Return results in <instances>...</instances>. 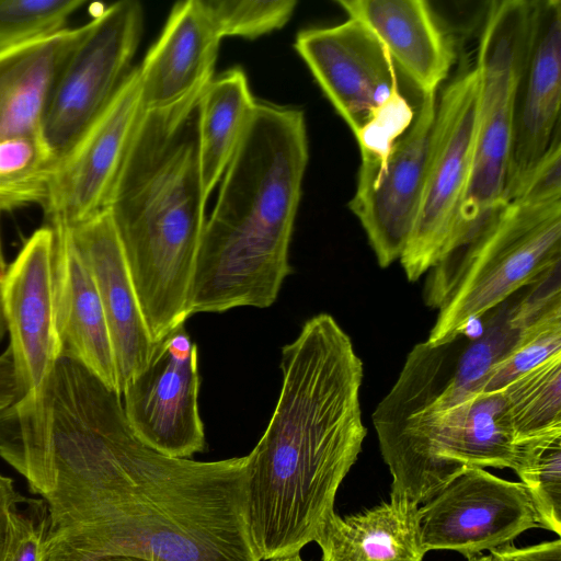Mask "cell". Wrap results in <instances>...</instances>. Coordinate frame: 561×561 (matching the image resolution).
Here are the masks:
<instances>
[{"instance_id": "obj_1", "label": "cell", "mask_w": 561, "mask_h": 561, "mask_svg": "<svg viewBox=\"0 0 561 561\" xmlns=\"http://www.w3.org/2000/svg\"><path fill=\"white\" fill-rule=\"evenodd\" d=\"M0 457L46 504L45 561H260L243 520L247 456L157 451L121 396L75 358L1 414Z\"/></svg>"}, {"instance_id": "obj_2", "label": "cell", "mask_w": 561, "mask_h": 561, "mask_svg": "<svg viewBox=\"0 0 561 561\" xmlns=\"http://www.w3.org/2000/svg\"><path fill=\"white\" fill-rule=\"evenodd\" d=\"M282 387L262 437L247 455L243 520L260 561L300 553L334 512L336 492L366 436L363 362L328 313L282 348Z\"/></svg>"}, {"instance_id": "obj_3", "label": "cell", "mask_w": 561, "mask_h": 561, "mask_svg": "<svg viewBox=\"0 0 561 561\" xmlns=\"http://www.w3.org/2000/svg\"><path fill=\"white\" fill-rule=\"evenodd\" d=\"M308 159L304 112L256 101L205 221L190 316L273 305L291 273L289 244Z\"/></svg>"}, {"instance_id": "obj_4", "label": "cell", "mask_w": 561, "mask_h": 561, "mask_svg": "<svg viewBox=\"0 0 561 561\" xmlns=\"http://www.w3.org/2000/svg\"><path fill=\"white\" fill-rule=\"evenodd\" d=\"M206 85L142 112L107 206L154 343L190 317L208 199L198 134Z\"/></svg>"}, {"instance_id": "obj_5", "label": "cell", "mask_w": 561, "mask_h": 561, "mask_svg": "<svg viewBox=\"0 0 561 561\" xmlns=\"http://www.w3.org/2000/svg\"><path fill=\"white\" fill-rule=\"evenodd\" d=\"M561 199L519 194L466 233L431 268L425 304L438 310L426 342H453L474 320L560 268Z\"/></svg>"}, {"instance_id": "obj_6", "label": "cell", "mask_w": 561, "mask_h": 561, "mask_svg": "<svg viewBox=\"0 0 561 561\" xmlns=\"http://www.w3.org/2000/svg\"><path fill=\"white\" fill-rule=\"evenodd\" d=\"M373 423L392 477L390 494L419 506L467 468L514 470L520 456L502 390L438 403L393 386Z\"/></svg>"}, {"instance_id": "obj_7", "label": "cell", "mask_w": 561, "mask_h": 561, "mask_svg": "<svg viewBox=\"0 0 561 561\" xmlns=\"http://www.w3.org/2000/svg\"><path fill=\"white\" fill-rule=\"evenodd\" d=\"M294 48L353 133L360 156L382 157L423 99L359 21L301 30Z\"/></svg>"}, {"instance_id": "obj_8", "label": "cell", "mask_w": 561, "mask_h": 561, "mask_svg": "<svg viewBox=\"0 0 561 561\" xmlns=\"http://www.w3.org/2000/svg\"><path fill=\"white\" fill-rule=\"evenodd\" d=\"M530 9L531 0H496L485 12L474 66L480 80L476 152L448 249L506 202L515 98Z\"/></svg>"}, {"instance_id": "obj_9", "label": "cell", "mask_w": 561, "mask_h": 561, "mask_svg": "<svg viewBox=\"0 0 561 561\" xmlns=\"http://www.w3.org/2000/svg\"><path fill=\"white\" fill-rule=\"evenodd\" d=\"M479 94L473 67L460 70L437 96L421 204L399 259L410 282L431 270L453 240L474 159Z\"/></svg>"}, {"instance_id": "obj_10", "label": "cell", "mask_w": 561, "mask_h": 561, "mask_svg": "<svg viewBox=\"0 0 561 561\" xmlns=\"http://www.w3.org/2000/svg\"><path fill=\"white\" fill-rule=\"evenodd\" d=\"M144 10L135 0L112 3L88 22L51 94L42 135L61 159L110 103L131 70Z\"/></svg>"}, {"instance_id": "obj_11", "label": "cell", "mask_w": 561, "mask_h": 561, "mask_svg": "<svg viewBox=\"0 0 561 561\" xmlns=\"http://www.w3.org/2000/svg\"><path fill=\"white\" fill-rule=\"evenodd\" d=\"M530 497L520 482L483 468H467L419 506L423 550H454L467 559L511 545L538 527Z\"/></svg>"}, {"instance_id": "obj_12", "label": "cell", "mask_w": 561, "mask_h": 561, "mask_svg": "<svg viewBox=\"0 0 561 561\" xmlns=\"http://www.w3.org/2000/svg\"><path fill=\"white\" fill-rule=\"evenodd\" d=\"M199 385L197 345L183 323L154 343L147 365L123 389L125 415L138 438L174 458L203 451Z\"/></svg>"}, {"instance_id": "obj_13", "label": "cell", "mask_w": 561, "mask_h": 561, "mask_svg": "<svg viewBox=\"0 0 561 561\" xmlns=\"http://www.w3.org/2000/svg\"><path fill=\"white\" fill-rule=\"evenodd\" d=\"M437 94H426L408 129L378 162L360 161L350 210L381 267L399 260L421 204Z\"/></svg>"}, {"instance_id": "obj_14", "label": "cell", "mask_w": 561, "mask_h": 561, "mask_svg": "<svg viewBox=\"0 0 561 561\" xmlns=\"http://www.w3.org/2000/svg\"><path fill=\"white\" fill-rule=\"evenodd\" d=\"M138 67L60 159L48 201L47 225L72 228L107 208L138 122L142 115Z\"/></svg>"}, {"instance_id": "obj_15", "label": "cell", "mask_w": 561, "mask_h": 561, "mask_svg": "<svg viewBox=\"0 0 561 561\" xmlns=\"http://www.w3.org/2000/svg\"><path fill=\"white\" fill-rule=\"evenodd\" d=\"M561 1L531 0L513 118L505 201L513 198L560 135Z\"/></svg>"}, {"instance_id": "obj_16", "label": "cell", "mask_w": 561, "mask_h": 561, "mask_svg": "<svg viewBox=\"0 0 561 561\" xmlns=\"http://www.w3.org/2000/svg\"><path fill=\"white\" fill-rule=\"evenodd\" d=\"M55 233L45 225L24 242L1 279L10 347L25 394L37 392L62 348L56 325Z\"/></svg>"}, {"instance_id": "obj_17", "label": "cell", "mask_w": 561, "mask_h": 561, "mask_svg": "<svg viewBox=\"0 0 561 561\" xmlns=\"http://www.w3.org/2000/svg\"><path fill=\"white\" fill-rule=\"evenodd\" d=\"M69 229L96 285L122 396L126 383L147 365L154 342L141 313L110 209L105 208Z\"/></svg>"}, {"instance_id": "obj_18", "label": "cell", "mask_w": 561, "mask_h": 561, "mask_svg": "<svg viewBox=\"0 0 561 561\" xmlns=\"http://www.w3.org/2000/svg\"><path fill=\"white\" fill-rule=\"evenodd\" d=\"M335 3L378 38L399 71L421 94H437L457 54L451 35L428 1L339 0Z\"/></svg>"}, {"instance_id": "obj_19", "label": "cell", "mask_w": 561, "mask_h": 561, "mask_svg": "<svg viewBox=\"0 0 561 561\" xmlns=\"http://www.w3.org/2000/svg\"><path fill=\"white\" fill-rule=\"evenodd\" d=\"M220 39L199 0L176 2L138 67L144 111L171 106L206 85Z\"/></svg>"}, {"instance_id": "obj_20", "label": "cell", "mask_w": 561, "mask_h": 561, "mask_svg": "<svg viewBox=\"0 0 561 561\" xmlns=\"http://www.w3.org/2000/svg\"><path fill=\"white\" fill-rule=\"evenodd\" d=\"M48 226L55 233V306L61 354L81 362L119 394L110 334L92 274L70 229L62 225Z\"/></svg>"}, {"instance_id": "obj_21", "label": "cell", "mask_w": 561, "mask_h": 561, "mask_svg": "<svg viewBox=\"0 0 561 561\" xmlns=\"http://www.w3.org/2000/svg\"><path fill=\"white\" fill-rule=\"evenodd\" d=\"M88 23L0 49V141L42 133L56 82Z\"/></svg>"}, {"instance_id": "obj_22", "label": "cell", "mask_w": 561, "mask_h": 561, "mask_svg": "<svg viewBox=\"0 0 561 561\" xmlns=\"http://www.w3.org/2000/svg\"><path fill=\"white\" fill-rule=\"evenodd\" d=\"M314 542L321 561H422L425 554L419 505L392 494L389 501L355 515L341 517L334 511Z\"/></svg>"}, {"instance_id": "obj_23", "label": "cell", "mask_w": 561, "mask_h": 561, "mask_svg": "<svg viewBox=\"0 0 561 561\" xmlns=\"http://www.w3.org/2000/svg\"><path fill=\"white\" fill-rule=\"evenodd\" d=\"M255 102L242 68H231L207 83L198 119L201 173L207 198L236 154Z\"/></svg>"}, {"instance_id": "obj_24", "label": "cell", "mask_w": 561, "mask_h": 561, "mask_svg": "<svg viewBox=\"0 0 561 561\" xmlns=\"http://www.w3.org/2000/svg\"><path fill=\"white\" fill-rule=\"evenodd\" d=\"M501 390L519 446L561 437V353L519 375Z\"/></svg>"}, {"instance_id": "obj_25", "label": "cell", "mask_w": 561, "mask_h": 561, "mask_svg": "<svg viewBox=\"0 0 561 561\" xmlns=\"http://www.w3.org/2000/svg\"><path fill=\"white\" fill-rule=\"evenodd\" d=\"M59 161L42 133L1 140L0 215L31 204L44 207Z\"/></svg>"}, {"instance_id": "obj_26", "label": "cell", "mask_w": 561, "mask_h": 561, "mask_svg": "<svg viewBox=\"0 0 561 561\" xmlns=\"http://www.w3.org/2000/svg\"><path fill=\"white\" fill-rule=\"evenodd\" d=\"M561 353V291L546 302L520 329L510 351L489 370L481 392L503 389L519 375Z\"/></svg>"}, {"instance_id": "obj_27", "label": "cell", "mask_w": 561, "mask_h": 561, "mask_svg": "<svg viewBox=\"0 0 561 561\" xmlns=\"http://www.w3.org/2000/svg\"><path fill=\"white\" fill-rule=\"evenodd\" d=\"M514 471L525 486L538 524L561 535V437L526 444Z\"/></svg>"}, {"instance_id": "obj_28", "label": "cell", "mask_w": 561, "mask_h": 561, "mask_svg": "<svg viewBox=\"0 0 561 561\" xmlns=\"http://www.w3.org/2000/svg\"><path fill=\"white\" fill-rule=\"evenodd\" d=\"M220 38L253 39L282 28L293 16L295 0H199Z\"/></svg>"}, {"instance_id": "obj_29", "label": "cell", "mask_w": 561, "mask_h": 561, "mask_svg": "<svg viewBox=\"0 0 561 561\" xmlns=\"http://www.w3.org/2000/svg\"><path fill=\"white\" fill-rule=\"evenodd\" d=\"M83 0H0V49L66 28Z\"/></svg>"}, {"instance_id": "obj_30", "label": "cell", "mask_w": 561, "mask_h": 561, "mask_svg": "<svg viewBox=\"0 0 561 561\" xmlns=\"http://www.w3.org/2000/svg\"><path fill=\"white\" fill-rule=\"evenodd\" d=\"M48 512L42 499H26L15 507L9 546L2 561H45Z\"/></svg>"}, {"instance_id": "obj_31", "label": "cell", "mask_w": 561, "mask_h": 561, "mask_svg": "<svg viewBox=\"0 0 561 561\" xmlns=\"http://www.w3.org/2000/svg\"><path fill=\"white\" fill-rule=\"evenodd\" d=\"M490 554L494 561H561V540L557 538L525 548L507 545Z\"/></svg>"}, {"instance_id": "obj_32", "label": "cell", "mask_w": 561, "mask_h": 561, "mask_svg": "<svg viewBox=\"0 0 561 561\" xmlns=\"http://www.w3.org/2000/svg\"><path fill=\"white\" fill-rule=\"evenodd\" d=\"M25 396L10 345L0 354V414Z\"/></svg>"}, {"instance_id": "obj_33", "label": "cell", "mask_w": 561, "mask_h": 561, "mask_svg": "<svg viewBox=\"0 0 561 561\" xmlns=\"http://www.w3.org/2000/svg\"><path fill=\"white\" fill-rule=\"evenodd\" d=\"M23 499L15 490L13 480L0 473V561L9 546L13 512Z\"/></svg>"}, {"instance_id": "obj_34", "label": "cell", "mask_w": 561, "mask_h": 561, "mask_svg": "<svg viewBox=\"0 0 561 561\" xmlns=\"http://www.w3.org/2000/svg\"><path fill=\"white\" fill-rule=\"evenodd\" d=\"M87 561H150L148 559L131 556V554H121V553H112V554H103L99 557H94Z\"/></svg>"}, {"instance_id": "obj_35", "label": "cell", "mask_w": 561, "mask_h": 561, "mask_svg": "<svg viewBox=\"0 0 561 561\" xmlns=\"http://www.w3.org/2000/svg\"><path fill=\"white\" fill-rule=\"evenodd\" d=\"M4 267H5L4 261L0 259V341L2 340V337L4 336L5 331H7V325H5V321L3 318L2 305H1V279H2L3 273L5 271Z\"/></svg>"}, {"instance_id": "obj_36", "label": "cell", "mask_w": 561, "mask_h": 561, "mask_svg": "<svg viewBox=\"0 0 561 561\" xmlns=\"http://www.w3.org/2000/svg\"><path fill=\"white\" fill-rule=\"evenodd\" d=\"M268 561H305V560H302V558L300 557V553H297V554H293V556L272 559Z\"/></svg>"}, {"instance_id": "obj_37", "label": "cell", "mask_w": 561, "mask_h": 561, "mask_svg": "<svg viewBox=\"0 0 561 561\" xmlns=\"http://www.w3.org/2000/svg\"><path fill=\"white\" fill-rule=\"evenodd\" d=\"M468 561H494V559L491 554H489V556L480 554V556L468 559Z\"/></svg>"}]
</instances>
